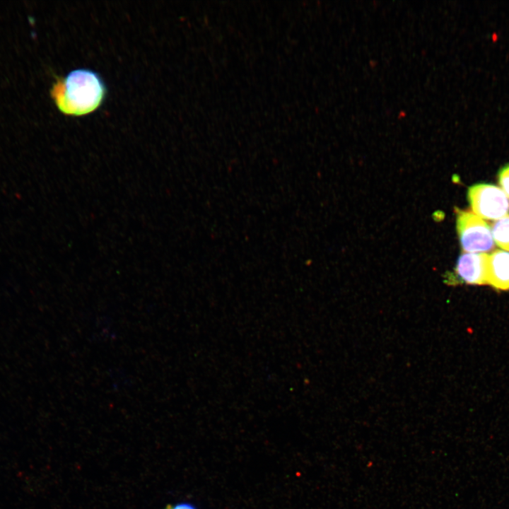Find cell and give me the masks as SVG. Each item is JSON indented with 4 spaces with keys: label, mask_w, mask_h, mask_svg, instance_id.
<instances>
[{
    "label": "cell",
    "mask_w": 509,
    "mask_h": 509,
    "mask_svg": "<svg viewBox=\"0 0 509 509\" xmlns=\"http://www.w3.org/2000/svg\"><path fill=\"white\" fill-rule=\"evenodd\" d=\"M50 93L61 112L82 116L94 112L102 105L107 88L98 73L88 69H77L58 78Z\"/></svg>",
    "instance_id": "obj_1"
},
{
    "label": "cell",
    "mask_w": 509,
    "mask_h": 509,
    "mask_svg": "<svg viewBox=\"0 0 509 509\" xmlns=\"http://www.w3.org/2000/svg\"><path fill=\"white\" fill-rule=\"evenodd\" d=\"M456 226L464 252L484 253L494 247L490 226L472 211L457 209Z\"/></svg>",
    "instance_id": "obj_2"
},
{
    "label": "cell",
    "mask_w": 509,
    "mask_h": 509,
    "mask_svg": "<svg viewBox=\"0 0 509 509\" xmlns=\"http://www.w3.org/2000/svg\"><path fill=\"white\" fill-rule=\"evenodd\" d=\"M467 197L472 212L481 218L497 221L509 211V197L496 185L476 184L469 188Z\"/></svg>",
    "instance_id": "obj_3"
},
{
    "label": "cell",
    "mask_w": 509,
    "mask_h": 509,
    "mask_svg": "<svg viewBox=\"0 0 509 509\" xmlns=\"http://www.w3.org/2000/svg\"><path fill=\"white\" fill-rule=\"evenodd\" d=\"M488 262L486 253H462L455 269L457 282L469 285L488 284Z\"/></svg>",
    "instance_id": "obj_4"
},
{
    "label": "cell",
    "mask_w": 509,
    "mask_h": 509,
    "mask_svg": "<svg viewBox=\"0 0 509 509\" xmlns=\"http://www.w3.org/2000/svg\"><path fill=\"white\" fill-rule=\"evenodd\" d=\"M487 283L496 290H509L508 252L496 250L488 255Z\"/></svg>",
    "instance_id": "obj_5"
},
{
    "label": "cell",
    "mask_w": 509,
    "mask_h": 509,
    "mask_svg": "<svg viewBox=\"0 0 509 509\" xmlns=\"http://www.w3.org/2000/svg\"><path fill=\"white\" fill-rule=\"evenodd\" d=\"M491 233L494 242L499 247L509 251V214L492 224Z\"/></svg>",
    "instance_id": "obj_6"
},
{
    "label": "cell",
    "mask_w": 509,
    "mask_h": 509,
    "mask_svg": "<svg viewBox=\"0 0 509 509\" xmlns=\"http://www.w3.org/2000/svg\"><path fill=\"white\" fill-rule=\"evenodd\" d=\"M498 182L503 191L509 197V164L503 166L499 171Z\"/></svg>",
    "instance_id": "obj_7"
},
{
    "label": "cell",
    "mask_w": 509,
    "mask_h": 509,
    "mask_svg": "<svg viewBox=\"0 0 509 509\" xmlns=\"http://www.w3.org/2000/svg\"><path fill=\"white\" fill-rule=\"evenodd\" d=\"M165 509H197L193 505L187 503L177 504L175 506L168 505Z\"/></svg>",
    "instance_id": "obj_8"
}]
</instances>
